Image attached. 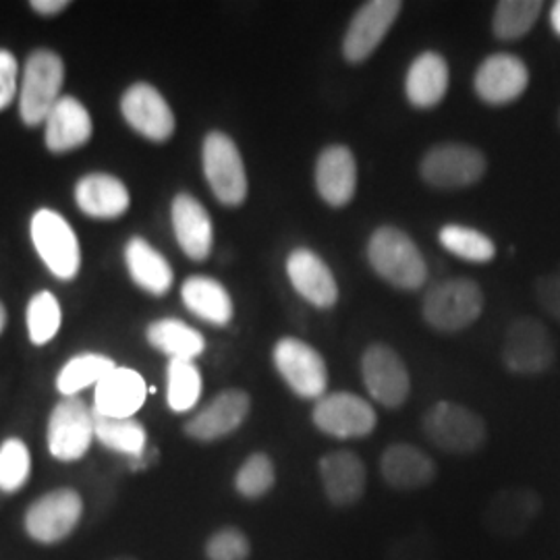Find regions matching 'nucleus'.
Returning <instances> with one entry per match:
<instances>
[{"instance_id": "nucleus-7", "label": "nucleus", "mask_w": 560, "mask_h": 560, "mask_svg": "<svg viewBox=\"0 0 560 560\" xmlns=\"http://www.w3.org/2000/svg\"><path fill=\"white\" fill-rule=\"evenodd\" d=\"M203 175L217 200L235 208L247 198V173L237 143L222 131H212L201 150Z\"/></svg>"}, {"instance_id": "nucleus-17", "label": "nucleus", "mask_w": 560, "mask_h": 560, "mask_svg": "<svg viewBox=\"0 0 560 560\" xmlns=\"http://www.w3.org/2000/svg\"><path fill=\"white\" fill-rule=\"evenodd\" d=\"M252 409V399L241 388L222 390L206 407L185 423V434L198 442L221 441L224 436L237 432L247 420Z\"/></svg>"}, {"instance_id": "nucleus-4", "label": "nucleus", "mask_w": 560, "mask_h": 560, "mask_svg": "<svg viewBox=\"0 0 560 560\" xmlns=\"http://www.w3.org/2000/svg\"><path fill=\"white\" fill-rule=\"evenodd\" d=\"M65 65L57 52L40 48L30 55L21 80L20 113L27 127H36L48 119L55 104L62 98Z\"/></svg>"}, {"instance_id": "nucleus-42", "label": "nucleus", "mask_w": 560, "mask_h": 560, "mask_svg": "<svg viewBox=\"0 0 560 560\" xmlns=\"http://www.w3.org/2000/svg\"><path fill=\"white\" fill-rule=\"evenodd\" d=\"M69 7V0H34L32 9L40 15H57Z\"/></svg>"}, {"instance_id": "nucleus-10", "label": "nucleus", "mask_w": 560, "mask_h": 560, "mask_svg": "<svg viewBox=\"0 0 560 560\" xmlns=\"http://www.w3.org/2000/svg\"><path fill=\"white\" fill-rule=\"evenodd\" d=\"M312 421L322 434L351 441V439H365L376 430L378 416L374 407L365 399L353 393H326L322 399L316 400Z\"/></svg>"}, {"instance_id": "nucleus-11", "label": "nucleus", "mask_w": 560, "mask_h": 560, "mask_svg": "<svg viewBox=\"0 0 560 560\" xmlns=\"http://www.w3.org/2000/svg\"><path fill=\"white\" fill-rule=\"evenodd\" d=\"M83 517V501L73 488H59L32 502L23 527L38 544H59L69 538Z\"/></svg>"}, {"instance_id": "nucleus-26", "label": "nucleus", "mask_w": 560, "mask_h": 560, "mask_svg": "<svg viewBox=\"0 0 560 560\" xmlns=\"http://www.w3.org/2000/svg\"><path fill=\"white\" fill-rule=\"evenodd\" d=\"M448 62L439 52H423L411 62L405 78V96L411 106L430 110L439 106L448 92Z\"/></svg>"}, {"instance_id": "nucleus-20", "label": "nucleus", "mask_w": 560, "mask_h": 560, "mask_svg": "<svg viewBox=\"0 0 560 560\" xmlns=\"http://www.w3.org/2000/svg\"><path fill=\"white\" fill-rule=\"evenodd\" d=\"M287 275L298 291L307 303L314 307L328 310L337 305L339 301V284L328 268V264L322 260L318 254H314L307 247H298L287 258Z\"/></svg>"}, {"instance_id": "nucleus-27", "label": "nucleus", "mask_w": 560, "mask_h": 560, "mask_svg": "<svg viewBox=\"0 0 560 560\" xmlns=\"http://www.w3.org/2000/svg\"><path fill=\"white\" fill-rule=\"evenodd\" d=\"M75 201L88 217L110 221L127 212L131 198L122 180L106 173H92L78 180Z\"/></svg>"}, {"instance_id": "nucleus-25", "label": "nucleus", "mask_w": 560, "mask_h": 560, "mask_svg": "<svg viewBox=\"0 0 560 560\" xmlns=\"http://www.w3.org/2000/svg\"><path fill=\"white\" fill-rule=\"evenodd\" d=\"M46 148L55 154L71 152L92 138V119L73 96H62L46 119Z\"/></svg>"}, {"instance_id": "nucleus-37", "label": "nucleus", "mask_w": 560, "mask_h": 560, "mask_svg": "<svg viewBox=\"0 0 560 560\" xmlns=\"http://www.w3.org/2000/svg\"><path fill=\"white\" fill-rule=\"evenodd\" d=\"M60 328V305L48 291L36 293L27 303V332L34 345H46Z\"/></svg>"}, {"instance_id": "nucleus-29", "label": "nucleus", "mask_w": 560, "mask_h": 560, "mask_svg": "<svg viewBox=\"0 0 560 560\" xmlns=\"http://www.w3.org/2000/svg\"><path fill=\"white\" fill-rule=\"evenodd\" d=\"M185 307L201 320L226 326L235 316L233 300L219 280L210 277H189L180 287Z\"/></svg>"}, {"instance_id": "nucleus-2", "label": "nucleus", "mask_w": 560, "mask_h": 560, "mask_svg": "<svg viewBox=\"0 0 560 560\" xmlns=\"http://www.w3.org/2000/svg\"><path fill=\"white\" fill-rule=\"evenodd\" d=\"M421 430L436 448L451 455L478 453L488 441V425L480 413L453 400L432 405L423 413Z\"/></svg>"}, {"instance_id": "nucleus-33", "label": "nucleus", "mask_w": 560, "mask_h": 560, "mask_svg": "<svg viewBox=\"0 0 560 560\" xmlns=\"http://www.w3.org/2000/svg\"><path fill=\"white\" fill-rule=\"evenodd\" d=\"M540 0H502L497 4L492 18V32L499 40H520L532 32L536 21L540 18Z\"/></svg>"}, {"instance_id": "nucleus-6", "label": "nucleus", "mask_w": 560, "mask_h": 560, "mask_svg": "<svg viewBox=\"0 0 560 560\" xmlns=\"http://www.w3.org/2000/svg\"><path fill=\"white\" fill-rule=\"evenodd\" d=\"M557 360V345L550 330L536 318L513 322L504 335L502 363L511 374L540 376Z\"/></svg>"}, {"instance_id": "nucleus-9", "label": "nucleus", "mask_w": 560, "mask_h": 560, "mask_svg": "<svg viewBox=\"0 0 560 560\" xmlns=\"http://www.w3.org/2000/svg\"><path fill=\"white\" fill-rule=\"evenodd\" d=\"M32 241L42 261L57 279H75L81 266L80 241L59 212L42 208L34 214Z\"/></svg>"}, {"instance_id": "nucleus-28", "label": "nucleus", "mask_w": 560, "mask_h": 560, "mask_svg": "<svg viewBox=\"0 0 560 560\" xmlns=\"http://www.w3.org/2000/svg\"><path fill=\"white\" fill-rule=\"evenodd\" d=\"M125 261L131 279L145 293L162 298L171 291L173 268L161 252H156L148 241L141 237L129 240L125 247Z\"/></svg>"}, {"instance_id": "nucleus-34", "label": "nucleus", "mask_w": 560, "mask_h": 560, "mask_svg": "<svg viewBox=\"0 0 560 560\" xmlns=\"http://www.w3.org/2000/svg\"><path fill=\"white\" fill-rule=\"evenodd\" d=\"M439 241L446 252L471 264H488L497 258V245L478 229L463 224H446L439 233Z\"/></svg>"}, {"instance_id": "nucleus-32", "label": "nucleus", "mask_w": 560, "mask_h": 560, "mask_svg": "<svg viewBox=\"0 0 560 560\" xmlns=\"http://www.w3.org/2000/svg\"><path fill=\"white\" fill-rule=\"evenodd\" d=\"M115 368H117L115 361L108 360L106 355H98V353L75 355L60 370L57 388L65 397H78V393L83 388L98 386Z\"/></svg>"}, {"instance_id": "nucleus-46", "label": "nucleus", "mask_w": 560, "mask_h": 560, "mask_svg": "<svg viewBox=\"0 0 560 560\" xmlns=\"http://www.w3.org/2000/svg\"><path fill=\"white\" fill-rule=\"evenodd\" d=\"M559 120H560V115H559Z\"/></svg>"}, {"instance_id": "nucleus-5", "label": "nucleus", "mask_w": 560, "mask_h": 560, "mask_svg": "<svg viewBox=\"0 0 560 560\" xmlns=\"http://www.w3.org/2000/svg\"><path fill=\"white\" fill-rule=\"evenodd\" d=\"M488 161L478 148L465 143H439L420 162L421 179L430 187L453 191L476 185L486 175Z\"/></svg>"}, {"instance_id": "nucleus-30", "label": "nucleus", "mask_w": 560, "mask_h": 560, "mask_svg": "<svg viewBox=\"0 0 560 560\" xmlns=\"http://www.w3.org/2000/svg\"><path fill=\"white\" fill-rule=\"evenodd\" d=\"M148 342L171 360L194 361L206 349V340L196 328L175 318H164L150 324Z\"/></svg>"}, {"instance_id": "nucleus-41", "label": "nucleus", "mask_w": 560, "mask_h": 560, "mask_svg": "<svg viewBox=\"0 0 560 560\" xmlns=\"http://www.w3.org/2000/svg\"><path fill=\"white\" fill-rule=\"evenodd\" d=\"M536 298L540 301L541 307L560 322V270L550 275H544L536 280Z\"/></svg>"}, {"instance_id": "nucleus-45", "label": "nucleus", "mask_w": 560, "mask_h": 560, "mask_svg": "<svg viewBox=\"0 0 560 560\" xmlns=\"http://www.w3.org/2000/svg\"><path fill=\"white\" fill-rule=\"evenodd\" d=\"M115 560H138V559H131V557H120V559Z\"/></svg>"}, {"instance_id": "nucleus-12", "label": "nucleus", "mask_w": 560, "mask_h": 560, "mask_svg": "<svg viewBox=\"0 0 560 560\" xmlns=\"http://www.w3.org/2000/svg\"><path fill=\"white\" fill-rule=\"evenodd\" d=\"M361 378L370 397L386 409H399L411 395V376L399 353L388 345H370L361 355Z\"/></svg>"}, {"instance_id": "nucleus-22", "label": "nucleus", "mask_w": 560, "mask_h": 560, "mask_svg": "<svg viewBox=\"0 0 560 560\" xmlns=\"http://www.w3.org/2000/svg\"><path fill=\"white\" fill-rule=\"evenodd\" d=\"M316 189L322 200L332 208H345L355 198L358 162L347 145L324 148L316 161Z\"/></svg>"}, {"instance_id": "nucleus-16", "label": "nucleus", "mask_w": 560, "mask_h": 560, "mask_svg": "<svg viewBox=\"0 0 560 560\" xmlns=\"http://www.w3.org/2000/svg\"><path fill=\"white\" fill-rule=\"evenodd\" d=\"M529 85V69L517 55L497 52L481 60L474 88L481 102L490 106H504L520 101Z\"/></svg>"}, {"instance_id": "nucleus-14", "label": "nucleus", "mask_w": 560, "mask_h": 560, "mask_svg": "<svg viewBox=\"0 0 560 560\" xmlns=\"http://www.w3.org/2000/svg\"><path fill=\"white\" fill-rule=\"evenodd\" d=\"M540 494L532 488H504L483 506V527L501 540H517L540 517Z\"/></svg>"}, {"instance_id": "nucleus-18", "label": "nucleus", "mask_w": 560, "mask_h": 560, "mask_svg": "<svg viewBox=\"0 0 560 560\" xmlns=\"http://www.w3.org/2000/svg\"><path fill=\"white\" fill-rule=\"evenodd\" d=\"M120 113L148 140L161 143L175 133V115L161 92L150 83L131 85L120 101Z\"/></svg>"}, {"instance_id": "nucleus-23", "label": "nucleus", "mask_w": 560, "mask_h": 560, "mask_svg": "<svg viewBox=\"0 0 560 560\" xmlns=\"http://www.w3.org/2000/svg\"><path fill=\"white\" fill-rule=\"evenodd\" d=\"M148 397V386L136 370L115 368L94 393V411L106 418H133Z\"/></svg>"}, {"instance_id": "nucleus-21", "label": "nucleus", "mask_w": 560, "mask_h": 560, "mask_svg": "<svg viewBox=\"0 0 560 560\" xmlns=\"http://www.w3.org/2000/svg\"><path fill=\"white\" fill-rule=\"evenodd\" d=\"M381 474L393 490L413 492L436 480L439 467L425 451L409 442H395L382 453Z\"/></svg>"}, {"instance_id": "nucleus-13", "label": "nucleus", "mask_w": 560, "mask_h": 560, "mask_svg": "<svg viewBox=\"0 0 560 560\" xmlns=\"http://www.w3.org/2000/svg\"><path fill=\"white\" fill-rule=\"evenodd\" d=\"M46 439L55 459L65 463L81 459L96 439L94 409L80 397H65L50 413Z\"/></svg>"}, {"instance_id": "nucleus-40", "label": "nucleus", "mask_w": 560, "mask_h": 560, "mask_svg": "<svg viewBox=\"0 0 560 560\" xmlns=\"http://www.w3.org/2000/svg\"><path fill=\"white\" fill-rule=\"evenodd\" d=\"M18 60L9 50H0V113L15 101L18 94Z\"/></svg>"}, {"instance_id": "nucleus-43", "label": "nucleus", "mask_w": 560, "mask_h": 560, "mask_svg": "<svg viewBox=\"0 0 560 560\" xmlns=\"http://www.w3.org/2000/svg\"><path fill=\"white\" fill-rule=\"evenodd\" d=\"M550 25H552V32L560 38V0L552 4V11H550Z\"/></svg>"}, {"instance_id": "nucleus-38", "label": "nucleus", "mask_w": 560, "mask_h": 560, "mask_svg": "<svg viewBox=\"0 0 560 560\" xmlns=\"http://www.w3.org/2000/svg\"><path fill=\"white\" fill-rule=\"evenodd\" d=\"M32 474V457L20 439H7L0 446V490L13 494L21 490Z\"/></svg>"}, {"instance_id": "nucleus-36", "label": "nucleus", "mask_w": 560, "mask_h": 560, "mask_svg": "<svg viewBox=\"0 0 560 560\" xmlns=\"http://www.w3.org/2000/svg\"><path fill=\"white\" fill-rule=\"evenodd\" d=\"M275 481L277 469L272 459L266 453H254L243 460L235 476V490L247 501H258L275 488Z\"/></svg>"}, {"instance_id": "nucleus-24", "label": "nucleus", "mask_w": 560, "mask_h": 560, "mask_svg": "<svg viewBox=\"0 0 560 560\" xmlns=\"http://www.w3.org/2000/svg\"><path fill=\"white\" fill-rule=\"evenodd\" d=\"M171 214L175 237L179 241L185 256L196 261L206 260L214 243V226L206 208L194 196L179 194L173 200Z\"/></svg>"}, {"instance_id": "nucleus-35", "label": "nucleus", "mask_w": 560, "mask_h": 560, "mask_svg": "<svg viewBox=\"0 0 560 560\" xmlns=\"http://www.w3.org/2000/svg\"><path fill=\"white\" fill-rule=\"evenodd\" d=\"M201 397V372L194 361L171 360L166 370V402L175 413L191 411Z\"/></svg>"}, {"instance_id": "nucleus-8", "label": "nucleus", "mask_w": 560, "mask_h": 560, "mask_svg": "<svg viewBox=\"0 0 560 560\" xmlns=\"http://www.w3.org/2000/svg\"><path fill=\"white\" fill-rule=\"evenodd\" d=\"M275 368L301 399H322L328 388V368L320 353L295 337H282L272 351Z\"/></svg>"}, {"instance_id": "nucleus-44", "label": "nucleus", "mask_w": 560, "mask_h": 560, "mask_svg": "<svg viewBox=\"0 0 560 560\" xmlns=\"http://www.w3.org/2000/svg\"><path fill=\"white\" fill-rule=\"evenodd\" d=\"M4 324H7V310H4V305L0 303V332L4 330Z\"/></svg>"}, {"instance_id": "nucleus-39", "label": "nucleus", "mask_w": 560, "mask_h": 560, "mask_svg": "<svg viewBox=\"0 0 560 560\" xmlns=\"http://www.w3.org/2000/svg\"><path fill=\"white\" fill-rule=\"evenodd\" d=\"M208 560H247L252 555V541L240 527H221L217 529L203 546Z\"/></svg>"}, {"instance_id": "nucleus-3", "label": "nucleus", "mask_w": 560, "mask_h": 560, "mask_svg": "<svg viewBox=\"0 0 560 560\" xmlns=\"http://www.w3.org/2000/svg\"><path fill=\"white\" fill-rule=\"evenodd\" d=\"M483 312V291L476 280L448 279L434 284L421 305L423 320L439 332H459Z\"/></svg>"}, {"instance_id": "nucleus-19", "label": "nucleus", "mask_w": 560, "mask_h": 560, "mask_svg": "<svg viewBox=\"0 0 560 560\" xmlns=\"http://www.w3.org/2000/svg\"><path fill=\"white\" fill-rule=\"evenodd\" d=\"M318 471L324 494L332 506L349 509L363 499L368 488V469L358 453L347 448L326 453Z\"/></svg>"}, {"instance_id": "nucleus-31", "label": "nucleus", "mask_w": 560, "mask_h": 560, "mask_svg": "<svg viewBox=\"0 0 560 560\" xmlns=\"http://www.w3.org/2000/svg\"><path fill=\"white\" fill-rule=\"evenodd\" d=\"M94 432L106 448L138 459L145 451L148 434L136 418H106L94 411Z\"/></svg>"}, {"instance_id": "nucleus-15", "label": "nucleus", "mask_w": 560, "mask_h": 560, "mask_svg": "<svg viewBox=\"0 0 560 560\" xmlns=\"http://www.w3.org/2000/svg\"><path fill=\"white\" fill-rule=\"evenodd\" d=\"M400 9L402 2L399 0L365 2L347 27L342 40L345 60L351 65H360L363 60L370 59L399 18Z\"/></svg>"}, {"instance_id": "nucleus-1", "label": "nucleus", "mask_w": 560, "mask_h": 560, "mask_svg": "<svg viewBox=\"0 0 560 560\" xmlns=\"http://www.w3.org/2000/svg\"><path fill=\"white\" fill-rule=\"evenodd\" d=\"M368 261L382 280L400 291H418L428 280V264L416 241L390 224L372 233L368 241Z\"/></svg>"}]
</instances>
